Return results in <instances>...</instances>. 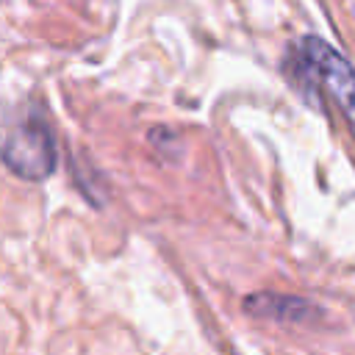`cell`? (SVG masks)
Masks as SVG:
<instances>
[{"label":"cell","instance_id":"1","mask_svg":"<svg viewBox=\"0 0 355 355\" xmlns=\"http://www.w3.org/2000/svg\"><path fill=\"white\" fill-rule=\"evenodd\" d=\"M291 86L313 103L324 89L355 125V69L352 64L319 36H302L283 64Z\"/></svg>","mask_w":355,"mask_h":355},{"label":"cell","instance_id":"2","mask_svg":"<svg viewBox=\"0 0 355 355\" xmlns=\"http://www.w3.org/2000/svg\"><path fill=\"white\" fill-rule=\"evenodd\" d=\"M0 158L3 164L22 180H47L55 172V136L53 128L39 119V116H28L22 122H17L8 136L0 141Z\"/></svg>","mask_w":355,"mask_h":355},{"label":"cell","instance_id":"3","mask_svg":"<svg viewBox=\"0 0 355 355\" xmlns=\"http://www.w3.org/2000/svg\"><path fill=\"white\" fill-rule=\"evenodd\" d=\"M244 311L252 316H269L280 322H305L308 316H316L319 308H313L302 297H288V294H272V291H258L244 300Z\"/></svg>","mask_w":355,"mask_h":355}]
</instances>
